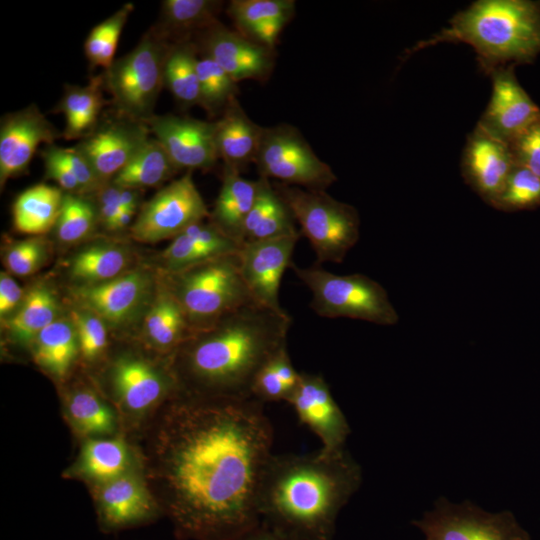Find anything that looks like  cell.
<instances>
[{
  "mask_svg": "<svg viewBox=\"0 0 540 540\" xmlns=\"http://www.w3.org/2000/svg\"><path fill=\"white\" fill-rule=\"evenodd\" d=\"M253 399L188 397L161 435L166 511L189 540H235L260 525L258 492L273 428Z\"/></svg>",
  "mask_w": 540,
  "mask_h": 540,
  "instance_id": "obj_1",
  "label": "cell"
},
{
  "mask_svg": "<svg viewBox=\"0 0 540 540\" xmlns=\"http://www.w3.org/2000/svg\"><path fill=\"white\" fill-rule=\"evenodd\" d=\"M361 482V467L346 449L273 454L258 492L260 523L297 540H333L337 517Z\"/></svg>",
  "mask_w": 540,
  "mask_h": 540,
  "instance_id": "obj_2",
  "label": "cell"
},
{
  "mask_svg": "<svg viewBox=\"0 0 540 540\" xmlns=\"http://www.w3.org/2000/svg\"><path fill=\"white\" fill-rule=\"evenodd\" d=\"M292 319L252 302L195 332L182 351L191 397L248 399L260 369L287 347Z\"/></svg>",
  "mask_w": 540,
  "mask_h": 540,
  "instance_id": "obj_3",
  "label": "cell"
},
{
  "mask_svg": "<svg viewBox=\"0 0 540 540\" xmlns=\"http://www.w3.org/2000/svg\"><path fill=\"white\" fill-rule=\"evenodd\" d=\"M440 42L470 45L486 74L531 63L540 54V1L477 0L455 14L448 28L413 51Z\"/></svg>",
  "mask_w": 540,
  "mask_h": 540,
  "instance_id": "obj_4",
  "label": "cell"
},
{
  "mask_svg": "<svg viewBox=\"0 0 540 540\" xmlns=\"http://www.w3.org/2000/svg\"><path fill=\"white\" fill-rule=\"evenodd\" d=\"M170 289L195 332L255 302L243 280L238 252L171 274Z\"/></svg>",
  "mask_w": 540,
  "mask_h": 540,
  "instance_id": "obj_5",
  "label": "cell"
},
{
  "mask_svg": "<svg viewBox=\"0 0 540 540\" xmlns=\"http://www.w3.org/2000/svg\"><path fill=\"white\" fill-rule=\"evenodd\" d=\"M277 193L300 225V234L310 242L316 264L340 263L360 236L358 211L322 190L276 183Z\"/></svg>",
  "mask_w": 540,
  "mask_h": 540,
  "instance_id": "obj_6",
  "label": "cell"
},
{
  "mask_svg": "<svg viewBox=\"0 0 540 540\" xmlns=\"http://www.w3.org/2000/svg\"><path fill=\"white\" fill-rule=\"evenodd\" d=\"M170 45L152 28L130 52L115 59L105 70L103 86L117 113L144 123L155 115Z\"/></svg>",
  "mask_w": 540,
  "mask_h": 540,
  "instance_id": "obj_7",
  "label": "cell"
},
{
  "mask_svg": "<svg viewBox=\"0 0 540 540\" xmlns=\"http://www.w3.org/2000/svg\"><path fill=\"white\" fill-rule=\"evenodd\" d=\"M290 268L312 292L311 308L326 318H351L377 325L391 326L399 315L385 288L370 277L355 273L338 275L318 264Z\"/></svg>",
  "mask_w": 540,
  "mask_h": 540,
  "instance_id": "obj_8",
  "label": "cell"
},
{
  "mask_svg": "<svg viewBox=\"0 0 540 540\" xmlns=\"http://www.w3.org/2000/svg\"><path fill=\"white\" fill-rule=\"evenodd\" d=\"M254 164L260 177L310 190L325 191L337 180L301 132L289 124L264 127Z\"/></svg>",
  "mask_w": 540,
  "mask_h": 540,
  "instance_id": "obj_9",
  "label": "cell"
},
{
  "mask_svg": "<svg viewBox=\"0 0 540 540\" xmlns=\"http://www.w3.org/2000/svg\"><path fill=\"white\" fill-rule=\"evenodd\" d=\"M412 524L424 540H531L512 512H489L472 501L443 496Z\"/></svg>",
  "mask_w": 540,
  "mask_h": 540,
  "instance_id": "obj_10",
  "label": "cell"
},
{
  "mask_svg": "<svg viewBox=\"0 0 540 540\" xmlns=\"http://www.w3.org/2000/svg\"><path fill=\"white\" fill-rule=\"evenodd\" d=\"M210 215L192 177V171L159 190L133 221L132 237L144 243L174 238Z\"/></svg>",
  "mask_w": 540,
  "mask_h": 540,
  "instance_id": "obj_11",
  "label": "cell"
},
{
  "mask_svg": "<svg viewBox=\"0 0 540 540\" xmlns=\"http://www.w3.org/2000/svg\"><path fill=\"white\" fill-rule=\"evenodd\" d=\"M146 123L117 113L99 121L75 146L89 161L100 180L111 181L150 139Z\"/></svg>",
  "mask_w": 540,
  "mask_h": 540,
  "instance_id": "obj_12",
  "label": "cell"
},
{
  "mask_svg": "<svg viewBox=\"0 0 540 540\" xmlns=\"http://www.w3.org/2000/svg\"><path fill=\"white\" fill-rule=\"evenodd\" d=\"M146 124L179 170H209L217 163L216 121L164 114Z\"/></svg>",
  "mask_w": 540,
  "mask_h": 540,
  "instance_id": "obj_13",
  "label": "cell"
},
{
  "mask_svg": "<svg viewBox=\"0 0 540 540\" xmlns=\"http://www.w3.org/2000/svg\"><path fill=\"white\" fill-rule=\"evenodd\" d=\"M301 235L244 242L238 252L243 280L253 300L275 312L287 313L279 302L281 279L292 264Z\"/></svg>",
  "mask_w": 540,
  "mask_h": 540,
  "instance_id": "obj_14",
  "label": "cell"
},
{
  "mask_svg": "<svg viewBox=\"0 0 540 540\" xmlns=\"http://www.w3.org/2000/svg\"><path fill=\"white\" fill-rule=\"evenodd\" d=\"M62 132L36 104L3 115L0 122V184L26 172L40 144L50 145Z\"/></svg>",
  "mask_w": 540,
  "mask_h": 540,
  "instance_id": "obj_15",
  "label": "cell"
},
{
  "mask_svg": "<svg viewBox=\"0 0 540 540\" xmlns=\"http://www.w3.org/2000/svg\"><path fill=\"white\" fill-rule=\"evenodd\" d=\"M514 65L495 69L492 93L478 125L495 137L511 143L540 120V108L518 82Z\"/></svg>",
  "mask_w": 540,
  "mask_h": 540,
  "instance_id": "obj_16",
  "label": "cell"
},
{
  "mask_svg": "<svg viewBox=\"0 0 540 540\" xmlns=\"http://www.w3.org/2000/svg\"><path fill=\"white\" fill-rule=\"evenodd\" d=\"M199 46L204 56L213 59L237 83L265 81L275 65L274 49L230 30L219 20L199 33Z\"/></svg>",
  "mask_w": 540,
  "mask_h": 540,
  "instance_id": "obj_17",
  "label": "cell"
},
{
  "mask_svg": "<svg viewBox=\"0 0 540 540\" xmlns=\"http://www.w3.org/2000/svg\"><path fill=\"white\" fill-rule=\"evenodd\" d=\"M288 403L300 423L320 439L322 450L337 452L345 449L350 426L321 375L301 373L299 384Z\"/></svg>",
  "mask_w": 540,
  "mask_h": 540,
  "instance_id": "obj_18",
  "label": "cell"
},
{
  "mask_svg": "<svg viewBox=\"0 0 540 540\" xmlns=\"http://www.w3.org/2000/svg\"><path fill=\"white\" fill-rule=\"evenodd\" d=\"M515 165L510 144L477 124L464 147L462 176L488 205L500 194Z\"/></svg>",
  "mask_w": 540,
  "mask_h": 540,
  "instance_id": "obj_19",
  "label": "cell"
},
{
  "mask_svg": "<svg viewBox=\"0 0 540 540\" xmlns=\"http://www.w3.org/2000/svg\"><path fill=\"white\" fill-rule=\"evenodd\" d=\"M150 290V277L133 271L106 282L80 285L71 295L79 309L93 313L106 324L118 326L136 315Z\"/></svg>",
  "mask_w": 540,
  "mask_h": 540,
  "instance_id": "obj_20",
  "label": "cell"
},
{
  "mask_svg": "<svg viewBox=\"0 0 540 540\" xmlns=\"http://www.w3.org/2000/svg\"><path fill=\"white\" fill-rule=\"evenodd\" d=\"M98 510L100 521L107 530L140 524L151 519L155 511L142 480L127 472L102 483Z\"/></svg>",
  "mask_w": 540,
  "mask_h": 540,
  "instance_id": "obj_21",
  "label": "cell"
},
{
  "mask_svg": "<svg viewBox=\"0 0 540 540\" xmlns=\"http://www.w3.org/2000/svg\"><path fill=\"white\" fill-rule=\"evenodd\" d=\"M240 245L225 235L210 221H200L172 239L162 253L170 274L178 273L204 262L239 252Z\"/></svg>",
  "mask_w": 540,
  "mask_h": 540,
  "instance_id": "obj_22",
  "label": "cell"
},
{
  "mask_svg": "<svg viewBox=\"0 0 540 540\" xmlns=\"http://www.w3.org/2000/svg\"><path fill=\"white\" fill-rule=\"evenodd\" d=\"M216 124V147L224 166L240 172L254 163L264 127L248 117L237 96L229 101Z\"/></svg>",
  "mask_w": 540,
  "mask_h": 540,
  "instance_id": "obj_23",
  "label": "cell"
},
{
  "mask_svg": "<svg viewBox=\"0 0 540 540\" xmlns=\"http://www.w3.org/2000/svg\"><path fill=\"white\" fill-rule=\"evenodd\" d=\"M258 180L243 178L240 172L224 166L222 184L210 213V222L229 238L242 246L244 227L255 202Z\"/></svg>",
  "mask_w": 540,
  "mask_h": 540,
  "instance_id": "obj_24",
  "label": "cell"
},
{
  "mask_svg": "<svg viewBox=\"0 0 540 540\" xmlns=\"http://www.w3.org/2000/svg\"><path fill=\"white\" fill-rule=\"evenodd\" d=\"M112 381L124 405L142 411L158 401L167 389L163 376L145 361L124 357L113 366Z\"/></svg>",
  "mask_w": 540,
  "mask_h": 540,
  "instance_id": "obj_25",
  "label": "cell"
},
{
  "mask_svg": "<svg viewBox=\"0 0 540 540\" xmlns=\"http://www.w3.org/2000/svg\"><path fill=\"white\" fill-rule=\"evenodd\" d=\"M102 76L94 77L85 86L66 85L64 93L55 107L65 117L62 137L67 140L82 139L90 134L99 123V116L106 104L103 97Z\"/></svg>",
  "mask_w": 540,
  "mask_h": 540,
  "instance_id": "obj_26",
  "label": "cell"
},
{
  "mask_svg": "<svg viewBox=\"0 0 540 540\" xmlns=\"http://www.w3.org/2000/svg\"><path fill=\"white\" fill-rule=\"evenodd\" d=\"M223 2L215 0H165L161 4L157 32L166 40H189L218 21Z\"/></svg>",
  "mask_w": 540,
  "mask_h": 540,
  "instance_id": "obj_27",
  "label": "cell"
},
{
  "mask_svg": "<svg viewBox=\"0 0 540 540\" xmlns=\"http://www.w3.org/2000/svg\"><path fill=\"white\" fill-rule=\"evenodd\" d=\"M144 333L161 349L182 345L193 335L187 316L169 286L158 290L144 319Z\"/></svg>",
  "mask_w": 540,
  "mask_h": 540,
  "instance_id": "obj_28",
  "label": "cell"
},
{
  "mask_svg": "<svg viewBox=\"0 0 540 540\" xmlns=\"http://www.w3.org/2000/svg\"><path fill=\"white\" fill-rule=\"evenodd\" d=\"M60 188L37 184L23 191L12 208L14 227L22 233L41 235L55 226L64 198Z\"/></svg>",
  "mask_w": 540,
  "mask_h": 540,
  "instance_id": "obj_29",
  "label": "cell"
},
{
  "mask_svg": "<svg viewBox=\"0 0 540 540\" xmlns=\"http://www.w3.org/2000/svg\"><path fill=\"white\" fill-rule=\"evenodd\" d=\"M35 361L56 376H64L80 351L71 319H57L31 342Z\"/></svg>",
  "mask_w": 540,
  "mask_h": 540,
  "instance_id": "obj_30",
  "label": "cell"
},
{
  "mask_svg": "<svg viewBox=\"0 0 540 540\" xmlns=\"http://www.w3.org/2000/svg\"><path fill=\"white\" fill-rule=\"evenodd\" d=\"M58 300L44 285L34 286L18 309L6 319L9 334L19 342H32L48 325L57 320Z\"/></svg>",
  "mask_w": 540,
  "mask_h": 540,
  "instance_id": "obj_31",
  "label": "cell"
},
{
  "mask_svg": "<svg viewBox=\"0 0 540 540\" xmlns=\"http://www.w3.org/2000/svg\"><path fill=\"white\" fill-rule=\"evenodd\" d=\"M179 169L154 137H150L136 156L110 181L122 188L155 187L171 178Z\"/></svg>",
  "mask_w": 540,
  "mask_h": 540,
  "instance_id": "obj_32",
  "label": "cell"
},
{
  "mask_svg": "<svg viewBox=\"0 0 540 540\" xmlns=\"http://www.w3.org/2000/svg\"><path fill=\"white\" fill-rule=\"evenodd\" d=\"M197 50L189 40L171 43L165 61L164 85L184 107L200 103Z\"/></svg>",
  "mask_w": 540,
  "mask_h": 540,
  "instance_id": "obj_33",
  "label": "cell"
},
{
  "mask_svg": "<svg viewBox=\"0 0 540 540\" xmlns=\"http://www.w3.org/2000/svg\"><path fill=\"white\" fill-rule=\"evenodd\" d=\"M127 264L128 255L123 248L99 244L83 249L73 258L70 275L82 285L97 284L122 275Z\"/></svg>",
  "mask_w": 540,
  "mask_h": 540,
  "instance_id": "obj_34",
  "label": "cell"
},
{
  "mask_svg": "<svg viewBox=\"0 0 540 540\" xmlns=\"http://www.w3.org/2000/svg\"><path fill=\"white\" fill-rule=\"evenodd\" d=\"M301 373L293 366L287 347L274 355L256 375L251 397L263 404L288 401L295 392Z\"/></svg>",
  "mask_w": 540,
  "mask_h": 540,
  "instance_id": "obj_35",
  "label": "cell"
},
{
  "mask_svg": "<svg viewBox=\"0 0 540 540\" xmlns=\"http://www.w3.org/2000/svg\"><path fill=\"white\" fill-rule=\"evenodd\" d=\"M129 465L127 445L120 439L89 440L79 461V471L87 477L105 483L124 473Z\"/></svg>",
  "mask_w": 540,
  "mask_h": 540,
  "instance_id": "obj_36",
  "label": "cell"
},
{
  "mask_svg": "<svg viewBox=\"0 0 540 540\" xmlns=\"http://www.w3.org/2000/svg\"><path fill=\"white\" fill-rule=\"evenodd\" d=\"M133 9L132 3H126L92 28L84 42V53L90 67L100 66L107 70L111 66L119 37Z\"/></svg>",
  "mask_w": 540,
  "mask_h": 540,
  "instance_id": "obj_37",
  "label": "cell"
},
{
  "mask_svg": "<svg viewBox=\"0 0 540 540\" xmlns=\"http://www.w3.org/2000/svg\"><path fill=\"white\" fill-rule=\"evenodd\" d=\"M197 72L199 105L210 116L222 114L229 101L237 96V82L208 56L198 59Z\"/></svg>",
  "mask_w": 540,
  "mask_h": 540,
  "instance_id": "obj_38",
  "label": "cell"
},
{
  "mask_svg": "<svg viewBox=\"0 0 540 540\" xmlns=\"http://www.w3.org/2000/svg\"><path fill=\"white\" fill-rule=\"evenodd\" d=\"M98 220L96 206L79 194L65 193L55 224L59 240L73 243L85 238Z\"/></svg>",
  "mask_w": 540,
  "mask_h": 540,
  "instance_id": "obj_39",
  "label": "cell"
},
{
  "mask_svg": "<svg viewBox=\"0 0 540 540\" xmlns=\"http://www.w3.org/2000/svg\"><path fill=\"white\" fill-rule=\"evenodd\" d=\"M294 11L295 1L292 0H233L227 9L237 31L242 35L266 21H289Z\"/></svg>",
  "mask_w": 540,
  "mask_h": 540,
  "instance_id": "obj_40",
  "label": "cell"
},
{
  "mask_svg": "<svg viewBox=\"0 0 540 540\" xmlns=\"http://www.w3.org/2000/svg\"><path fill=\"white\" fill-rule=\"evenodd\" d=\"M68 412L77 429L85 435H103L114 429L110 408L92 391L82 390L69 400Z\"/></svg>",
  "mask_w": 540,
  "mask_h": 540,
  "instance_id": "obj_41",
  "label": "cell"
},
{
  "mask_svg": "<svg viewBox=\"0 0 540 540\" xmlns=\"http://www.w3.org/2000/svg\"><path fill=\"white\" fill-rule=\"evenodd\" d=\"M490 206L504 212L534 209L540 206V177L515 165L502 191Z\"/></svg>",
  "mask_w": 540,
  "mask_h": 540,
  "instance_id": "obj_42",
  "label": "cell"
},
{
  "mask_svg": "<svg viewBox=\"0 0 540 540\" xmlns=\"http://www.w3.org/2000/svg\"><path fill=\"white\" fill-rule=\"evenodd\" d=\"M70 319L75 325L83 357L89 360L96 358L107 345L106 323L93 313L79 308L71 312Z\"/></svg>",
  "mask_w": 540,
  "mask_h": 540,
  "instance_id": "obj_43",
  "label": "cell"
},
{
  "mask_svg": "<svg viewBox=\"0 0 540 540\" xmlns=\"http://www.w3.org/2000/svg\"><path fill=\"white\" fill-rule=\"evenodd\" d=\"M44 254V242L41 238L25 239L8 250L5 266L15 275L27 276L39 269L44 260Z\"/></svg>",
  "mask_w": 540,
  "mask_h": 540,
  "instance_id": "obj_44",
  "label": "cell"
},
{
  "mask_svg": "<svg viewBox=\"0 0 540 540\" xmlns=\"http://www.w3.org/2000/svg\"><path fill=\"white\" fill-rule=\"evenodd\" d=\"M59 159L78 181L82 192L97 191L103 184L87 158L76 148H62L52 144Z\"/></svg>",
  "mask_w": 540,
  "mask_h": 540,
  "instance_id": "obj_45",
  "label": "cell"
},
{
  "mask_svg": "<svg viewBox=\"0 0 540 540\" xmlns=\"http://www.w3.org/2000/svg\"><path fill=\"white\" fill-rule=\"evenodd\" d=\"M509 144L516 165L540 177V120Z\"/></svg>",
  "mask_w": 540,
  "mask_h": 540,
  "instance_id": "obj_46",
  "label": "cell"
},
{
  "mask_svg": "<svg viewBox=\"0 0 540 540\" xmlns=\"http://www.w3.org/2000/svg\"><path fill=\"white\" fill-rule=\"evenodd\" d=\"M40 156L43 159L46 177L57 182L61 190L68 193L79 194L81 187L68 169V167L55 154L52 144L46 145L41 150Z\"/></svg>",
  "mask_w": 540,
  "mask_h": 540,
  "instance_id": "obj_47",
  "label": "cell"
},
{
  "mask_svg": "<svg viewBox=\"0 0 540 540\" xmlns=\"http://www.w3.org/2000/svg\"><path fill=\"white\" fill-rule=\"evenodd\" d=\"M96 192L98 220L106 229L112 230L117 216L124 209L119 200L120 187L109 181L103 184Z\"/></svg>",
  "mask_w": 540,
  "mask_h": 540,
  "instance_id": "obj_48",
  "label": "cell"
},
{
  "mask_svg": "<svg viewBox=\"0 0 540 540\" xmlns=\"http://www.w3.org/2000/svg\"><path fill=\"white\" fill-rule=\"evenodd\" d=\"M25 294L19 284L6 272L0 275V315L7 318L13 314L24 299Z\"/></svg>",
  "mask_w": 540,
  "mask_h": 540,
  "instance_id": "obj_49",
  "label": "cell"
},
{
  "mask_svg": "<svg viewBox=\"0 0 540 540\" xmlns=\"http://www.w3.org/2000/svg\"><path fill=\"white\" fill-rule=\"evenodd\" d=\"M287 22V20L266 21L252 27L243 36L270 49H274L278 37Z\"/></svg>",
  "mask_w": 540,
  "mask_h": 540,
  "instance_id": "obj_50",
  "label": "cell"
},
{
  "mask_svg": "<svg viewBox=\"0 0 540 540\" xmlns=\"http://www.w3.org/2000/svg\"><path fill=\"white\" fill-rule=\"evenodd\" d=\"M235 540H297L277 533L260 523L259 526Z\"/></svg>",
  "mask_w": 540,
  "mask_h": 540,
  "instance_id": "obj_51",
  "label": "cell"
},
{
  "mask_svg": "<svg viewBox=\"0 0 540 540\" xmlns=\"http://www.w3.org/2000/svg\"><path fill=\"white\" fill-rule=\"evenodd\" d=\"M119 200L124 209L136 211L140 201V189L120 187Z\"/></svg>",
  "mask_w": 540,
  "mask_h": 540,
  "instance_id": "obj_52",
  "label": "cell"
},
{
  "mask_svg": "<svg viewBox=\"0 0 540 540\" xmlns=\"http://www.w3.org/2000/svg\"><path fill=\"white\" fill-rule=\"evenodd\" d=\"M136 211L129 210V209H123L119 215L117 216L112 230H121L123 228H126L128 226L131 227L132 219Z\"/></svg>",
  "mask_w": 540,
  "mask_h": 540,
  "instance_id": "obj_53",
  "label": "cell"
}]
</instances>
